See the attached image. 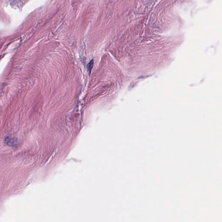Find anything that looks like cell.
I'll return each instance as SVG.
<instances>
[{
	"label": "cell",
	"mask_w": 222,
	"mask_h": 222,
	"mask_svg": "<svg viewBox=\"0 0 222 222\" xmlns=\"http://www.w3.org/2000/svg\"><path fill=\"white\" fill-rule=\"evenodd\" d=\"M5 142L7 145L11 147L15 146L17 145V141L14 138L7 137L5 139Z\"/></svg>",
	"instance_id": "6da1fadb"
},
{
	"label": "cell",
	"mask_w": 222,
	"mask_h": 222,
	"mask_svg": "<svg viewBox=\"0 0 222 222\" xmlns=\"http://www.w3.org/2000/svg\"><path fill=\"white\" fill-rule=\"evenodd\" d=\"M93 64H94V61H93V60H91L90 61V62L87 64V68L89 72V74H90V73H91L92 68H93Z\"/></svg>",
	"instance_id": "7a4b0ae2"
}]
</instances>
